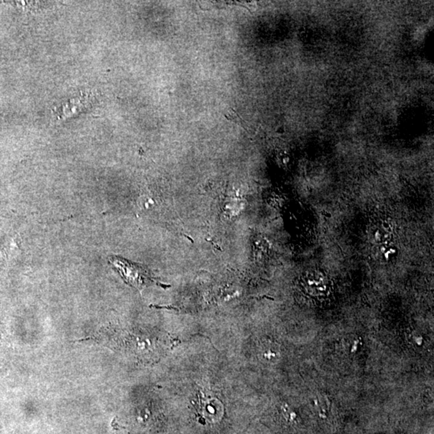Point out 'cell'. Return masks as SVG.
I'll list each match as a JSON object with an SVG mask.
<instances>
[{
    "label": "cell",
    "mask_w": 434,
    "mask_h": 434,
    "mask_svg": "<svg viewBox=\"0 0 434 434\" xmlns=\"http://www.w3.org/2000/svg\"><path fill=\"white\" fill-rule=\"evenodd\" d=\"M90 98L89 94L87 95H82L80 98L75 99V100L70 101L67 105H64L62 108H60V111L59 112V117L58 118H66L70 116L74 115L76 114L77 112L81 111L82 109H85L87 105L90 103Z\"/></svg>",
    "instance_id": "cell-1"
},
{
    "label": "cell",
    "mask_w": 434,
    "mask_h": 434,
    "mask_svg": "<svg viewBox=\"0 0 434 434\" xmlns=\"http://www.w3.org/2000/svg\"><path fill=\"white\" fill-rule=\"evenodd\" d=\"M224 115H225V118H227L228 120L231 121V122H233L234 123H236L237 125L241 126V127H245L242 119L239 117L238 114L236 112L234 111L233 109H229V111L225 112Z\"/></svg>",
    "instance_id": "cell-2"
}]
</instances>
